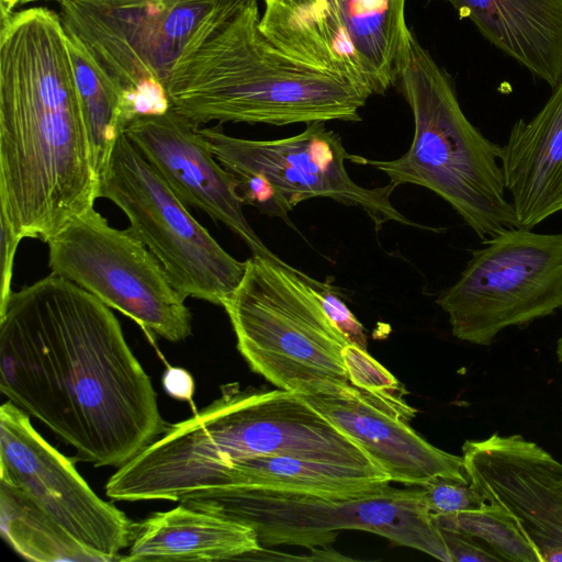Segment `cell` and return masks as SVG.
<instances>
[{
  "label": "cell",
  "instance_id": "obj_1",
  "mask_svg": "<svg viewBox=\"0 0 562 562\" xmlns=\"http://www.w3.org/2000/svg\"><path fill=\"white\" fill-rule=\"evenodd\" d=\"M0 390L94 467H122L169 425L110 307L54 273L0 305Z\"/></svg>",
  "mask_w": 562,
  "mask_h": 562
},
{
  "label": "cell",
  "instance_id": "obj_2",
  "mask_svg": "<svg viewBox=\"0 0 562 562\" xmlns=\"http://www.w3.org/2000/svg\"><path fill=\"white\" fill-rule=\"evenodd\" d=\"M87 125L57 11L0 15V216L47 243L98 198Z\"/></svg>",
  "mask_w": 562,
  "mask_h": 562
},
{
  "label": "cell",
  "instance_id": "obj_3",
  "mask_svg": "<svg viewBox=\"0 0 562 562\" xmlns=\"http://www.w3.org/2000/svg\"><path fill=\"white\" fill-rule=\"evenodd\" d=\"M259 20L258 4L246 9L173 70L171 110L198 126L361 121L368 90L284 53Z\"/></svg>",
  "mask_w": 562,
  "mask_h": 562
},
{
  "label": "cell",
  "instance_id": "obj_4",
  "mask_svg": "<svg viewBox=\"0 0 562 562\" xmlns=\"http://www.w3.org/2000/svg\"><path fill=\"white\" fill-rule=\"evenodd\" d=\"M252 456L380 469L302 395L236 385L223 387L221 397L192 417L168 425L137 454L135 464L148 487L165 492L202 471Z\"/></svg>",
  "mask_w": 562,
  "mask_h": 562
},
{
  "label": "cell",
  "instance_id": "obj_5",
  "mask_svg": "<svg viewBox=\"0 0 562 562\" xmlns=\"http://www.w3.org/2000/svg\"><path fill=\"white\" fill-rule=\"evenodd\" d=\"M397 82L408 103L414 135L407 151L392 160H371L395 187H424L486 240L517 226L506 198L502 146L485 137L465 116L448 74L412 33Z\"/></svg>",
  "mask_w": 562,
  "mask_h": 562
},
{
  "label": "cell",
  "instance_id": "obj_6",
  "mask_svg": "<svg viewBox=\"0 0 562 562\" xmlns=\"http://www.w3.org/2000/svg\"><path fill=\"white\" fill-rule=\"evenodd\" d=\"M314 280L291 266L251 256L222 305L250 369L303 396L351 384L342 351L352 342L325 312Z\"/></svg>",
  "mask_w": 562,
  "mask_h": 562
},
{
  "label": "cell",
  "instance_id": "obj_7",
  "mask_svg": "<svg viewBox=\"0 0 562 562\" xmlns=\"http://www.w3.org/2000/svg\"><path fill=\"white\" fill-rule=\"evenodd\" d=\"M179 503L252 527L262 547L324 549L340 530H362L451 562L420 487L384 483L349 493L217 487L192 492Z\"/></svg>",
  "mask_w": 562,
  "mask_h": 562
},
{
  "label": "cell",
  "instance_id": "obj_8",
  "mask_svg": "<svg viewBox=\"0 0 562 562\" xmlns=\"http://www.w3.org/2000/svg\"><path fill=\"white\" fill-rule=\"evenodd\" d=\"M64 30L123 97L173 70L257 0H59Z\"/></svg>",
  "mask_w": 562,
  "mask_h": 562
},
{
  "label": "cell",
  "instance_id": "obj_9",
  "mask_svg": "<svg viewBox=\"0 0 562 562\" xmlns=\"http://www.w3.org/2000/svg\"><path fill=\"white\" fill-rule=\"evenodd\" d=\"M98 198L121 209L130 231L154 254L184 296L223 305L246 261L231 256L122 132L99 177Z\"/></svg>",
  "mask_w": 562,
  "mask_h": 562
},
{
  "label": "cell",
  "instance_id": "obj_10",
  "mask_svg": "<svg viewBox=\"0 0 562 562\" xmlns=\"http://www.w3.org/2000/svg\"><path fill=\"white\" fill-rule=\"evenodd\" d=\"M436 303L452 335L479 346L555 314L562 308V233L516 226L484 240Z\"/></svg>",
  "mask_w": 562,
  "mask_h": 562
},
{
  "label": "cell",
  "instance_id": "obj_11",
  "mask_svg": "<svg viewBox=\"0 0 562 562\" xmlns=\"http://www.w3.org/2000/svg\"><path fill=\"white\" fill-rule=\"evenodd\" d=\"M47 245L52 273L78 284L148 334L171 342L191 336L187 297L128 227H112L93 206L68 222Z\"/></svg>",
  "mask_w": 562,
  "mask_h": 562
},
{
  "label": "cell",
  "instance_id": "obj_12",
  "mask_svg": "<svg viewBox=\"0 0 562 562\" xmlns=\"http://www.w3.org/2000/svg\"><path fill=\"white\" fill-rule=\"evenodd\" d=\"M218 162L237 177L257 176L272 190L279 217L299 203L327 198L363 211L379 232L387 222L431 229L407 218L391 202L393 183L364 188L349 176L346 161L363 164L364 158L347 151L338 133L325 122H313L299 134L273 140L229 136L220 125L201 127Z\"/></svg>",
  "mask_w": 562,
  "mask_h": 562
},
{
  "label": "cell",
  "instance_id": "obj_13",
  "mask_svg": "<svg viewBox=\"0 0 562 562\" xmlns=\"http://www.w3.org/2000/svg\"><path fill=\"white\" fill-rule=\"evenodd\" d=\"M0 482L29 497L101 562L121 561L135 536L137 524L99 497L10 401L0 407Z\"/></svg>",
  "mask_w": 562,
  "mask_h": 562
},
{
  "label": "cell",
  "instance_id": "obj_14",
  "mask_svg": "<svg viewBox=\"0 0 562 562\" xmlns=\"http://www.w3.org/2000/svg\"><path fill=\"white\" fill-rule=\"evenodd\" d=\"M462 460L483 501L507 512L542 562H562V462L520 435L467 440Z\"/></svg>",
  "mask_w": 562,
  "mask_h": 562
},
{
  "label": "cell",
  "instance_id": "obj_15",
  "mask_svg": "<svg viewBox=\"0 0 562 562\" xmlns=\"http://www.w3.org/2000/svg\"><path fill=\"white\" fill-rule=\"evenodd\" d=\"M123 132L188 206L223 223L245 241L252 256L290 267L263 244L246 220L238 180L215 158L201 126L170 109L138 117Z\"/></svg>",
  "mask_w": 562,
  "mask_h": 562
},
{
  "label": "cell",
  "instance_id": "obj_16",
  "mask_svg": "<svg viewBox=\"0 0 562 562\" xmlns=\"http://www.w3.org/2000/svg\"><path fill=\"white\" fill-rule=\"evenodd\" d=\"M303 397L356 442L391 482L418 487L437 477L469 482L462 457L432 446L409 426L407 420L416 412L401 395L348 384L333 393Z\"/></svg>",
  "mask_w": 562,
  "mask_h": 562
},
{
  "label": "cell",
  "instance_id": "obj_17",
  "mask_svg": "<svg viewBox=\"0 0 562 562\" xmlns=\"http://www.w3.org/2000/svg\"><path fill=\"white\" fill-rule=\"evenodd\" d=\"M501 166L517 227L533 229L562 211V78L536 115L514 123Z\"/></svg>",
  "mask_w": 562,
  "mask_h": 562
},
{
  "label": "cell",
  "instance_id": "obj_18",
  "mask_svg": "<svg viewBox=\"0 0 562 562\" xmlns=\"http://www.w3.org/2000/svg\"><path fill=\"white\" fill-rule=\"evenodd\" d=\"M495 47L553 88L562 78V0H445Z\"/></svg>",
  "mask_w": 562,
  "mask_h": 562
},
{
  "label": "cell",
  "instance_id": "obj_19",
  "mask_svg": "<svg viewBox=\"0 0 562 562\" xmlns=\"http://www.w3.org/2000/svg\"><path fill=\"white\" fill-rule=\"evenodd\" d=\"M259 27L272 44L295 59L342 77L372 94L337 0H265Z\"/></svg>",
  "mask_w": 562,
  "mask_h": 562
},
{
  "label": "cell",
  "instance_id": "obj_20",
  "mask_svg": "<svg viewBox=\"0 0 562 562\" xmlns=\"http://www.w3.org/2000/svg\"><path fill=\"white\" fill-rule=\"evenodd\" d=\"M255 529L236 519L184 504L137 524L121 561H215L262 550Z\"/></svg>",
  "mask_w": 562,
  "mask_h": 562
},
{
  "label": "cell",
  "instance_id": "obj_21",
  "mask_svg": "<svg viewBox=\"0 0 562 562\" xmlns=\"http://www.w3.org/2000/svg\"><path fill=\"white\" fill-rule=\"evenodd\" d=\"M391 483L381 469L291 456H252L227 461L181 483L170 501L217 487H256L311 493H349Z\"/></svg>",
  "mask_w": 562,
  "mask_h": 562
},
{
  "label": "cell",
  "instance_id": "obj_22",
  "mask_svg": "<svg viewBox=\"0 0 562 562\" xmlns=\"http://www.w3.org/2000/svg\"><path fill=\"white\" fill-rule=\"evenodd\" d=\"M337 1L372 94H383L397 83L409 48L406 0Z\"/></svg>",
  "mask_w": 562,
  "mask_h": 562
},
{
  "label": "cell",
  "instance_id": "obj_23",
  "mask_svg": "<svg viewBox=\"0 0 562 562\" xmlns=\"http://www.w3.org/2000/svg\"><path fill=\"white\" fill-rule=\"evenodd\" d=\"M0 528L3 539L33 561H94L100 559L48 518L29 497L0 482Z\"/></svg>",
  "mask_w": 562,
  "mask_h": 562
},
{
  "label": "cell",
  "instance_id": "obj_24",
  "mask_svg": "<svg viewBox=\"0 0 562 562\" xmlns=\"http://www.w3.org/2000/svg\"><path fill=\"white\" fill-rule=\"evenodd\" d=\"M66 33L98 179L124 131L122 95L74 35Z\"/></svg>",
  "mask_w": 562,
  "mask_h": 562
},
{
  "label": "cell",
  "instance_id": "obj_25",
  "mask_svg": "<svg viewBox=\"0 0 562 562\" xmlns=\"http://www.w3.org/2000/svg\"><path fill=\"white\" fill-rule=\"evenodd\" d=\"M431 517L438 528L480 540L503 561L542 562L515 519L495 505L484 503L477 508Z\"/></svg>",
  "mask_w": 562,
  "mask_h": 562
},
{
  "label": "cell",
  "instance_id": "obj_26",
  "mask_svg": "<svg viewBox=\"0 0 562 562\" xmlns=\"http://www.w3.org/2000/svg\"><path fill=\"white\" fill-rule=\"evenodd\" d=\"M419 487L431 516L461 513L484 504L469 482L437 477Z\"/></svg>",
  "mask_w": 562,
  "mask_h": 562
},
{
  "label": "cell",
  "instance_id": "obj_27",
  "mask_svg": "<svg viewBox=\"0 0 562 562\" xmlns=\"http://www.w3.org/2000/svg\"><path fill=\"white\" fill-rule=\"evenodd\" d=\"M342 357L352 385L372 393L401 395L393 375L370 357L366 349L350 344L344 349Z\"/></svg>",
  "mask_w": 562,
  "mask_h": 562
},
{
  "label": "cell",
  "instance_id": "obj_28",
  "mask_svg": "<svg viewBox=\"0 0 562 562\" xmlns=\"http://www.w3.org/2000/svg\"><path fill=\"white\" fill-rule=\"evenodd\" d=\"M317 296L330 319L356 346L366 349L367 339L363 326L347 307L340 296L329 284L315 281L312 283Z\"/></svg>",
  "mask_w": 562,
  "mask_h": 562
},
{
  "label": "cell",
  "instance_id": "obj_29",
  "mask_svg": "<svg viewBox=\"0 0 562 562\" xmlns=\"http://www.w3.org/2000/svg\"><path fill=\"white\" fill-rule=\"evenodd\" d=\"M451 562L503 561L480 540L457 531L439 528Z\"/></svg>",
  "mask_w": 562,
  "mask_h": 562
},
{
  "label": "cell",
  "instance_id": "obj_30",
  "mask_svg": "<svg viewBox=\"0 0 562 562\" xmlns=\"http://www.w3.org/2000/svg\"><path fill=\"white\" fill-rule=\"evenodd\" d=\"M0 305H2L12 292L11 280L13 263L21 239L13 233L3 216H0Z\"/></svg>",
  "mask_w": 562,
  "mask_h": 562
},
{
  "label": "cell",
  "instance_id": "obj_31",
  "mask_svg": "<svg viewBox=\"0 0 562 562\" xmlns=\"http://www.w3.org/2000/svg\"><path fill=\"white\" fill-rule=\"evenodd\" d=\"M165 392L177 400L191 401L194 394V380L184 369L170 367L162 374Z\"/></svg>",
  "mask_w": 562,
  "mask_h": 562
},
{
  "label": "cell",
  "instance_id": "obj_32",
  "mask_svg": "<svg viewBox=\"0 0 562 562\" xmlns=\"http://www.w3.org/2000/svg\"><path fill=\"white\" fill-rule=\"evenodd\" d=\"M24 2L25 0H0V15L19 9Z\"/></svg>",
  "mask_w": 562,
  "mask_h": 562
},
{
  "label": "cell",
  "instance_id": "obj_33",
  "mask_svg": "<svg viewBox=\"0 0 562 562\" xmlns=\"http://www.w3.org/2000/svg\"><path fill=\"white\" fill-rule=\"evenodd\" d=\"M557 357L562 366V336L557 341Z\"/></svg>",
  "mask_w": 562,
  "mask_h": 562
},
{
  "label": "cell",
  "instance_id": "obj_34",
  "mask_svg": "<svg viewBox=\"0 0 562 562\" xmlns=\"http://www.w3.org/2000/svg\"><path fill=\"white\" fill-rule=\"evenodd\" d=\"M35 1H40V0H25L24 4H27V3H31V2H35ZM55 1H59V0H55Z\"/></svg>",
  "mask_w": 562,
  "mask_h": 562
}]
</instances>
